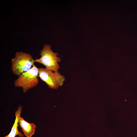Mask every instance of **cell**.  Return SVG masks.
Instances as JSON below:
<instances>
[{
    "label": "cell",
    "mask_w": 137,
    "mask_h": 137,
    "mask_svg": "<svg viewBox=\"0 0 137 137\" xmlns=\"http://www.w3.org/2000/svg\"><path fill=\"white\" fill-rule=\"evenodd\" d=\"M22 107L21 105H19L18 109L15 112V118L11 131L8 135L4 137H15L17 135H18L19 137L24 136V134L19 131L18 127V121L21 117Z\"/></svg>",
    "instance_id": "8992f818"
},
{
    "label": "cell",
    "mask_w": 137,
    "mask_h": 137,
    "mask_svg": "<svg viewBox=\"0 0 137 137\" xmlns=\"http://www.w3.org/2000/svg\"><path fill=\"white\" fill-rule=\"evenodd\" d=\"M34 62V60L30 54L22 51L17 52L11 60L12 73L19 76L30 69Z\"/></svg>",
    "instance_id": "7a4b0ae2"
},
{
    "label": "cell",
    "mask_w": 137,
    "mask_h": 137,
    "mask_svg": "<svg viewBox=\"0 0 137 137\" xmlns=\"http://www.w3.org/2000/svg\"><path fill=\"white\" fill-rule=\"evenodd\" d=\"M39 77L45 82L48 87L57 89L62 86L65 80L64 76L58 72H54L43 67L38 68Z\"/></svg>",
    "instance_id": "277c9868"
},
{
    "label": "cell",
    "mask_w": 137,
    "mask_h": 137,
    "mask_svg": "<svg viewBox=\"0 0 137 137\" xmlns=\"http://www.w3.org/2000/svg\"><path fill=\"white\" fill-rule=\"evenodd\" d=\"M39 59L34 60V62L41 64L45 66L46 68L54 72H58L60 66L58 63L61 61L57 52H54L51 49V45L45 44L41 50Z\"/></svg>",
    "instance_id": "6da1fadb"
},
{
    "label": "cell",
    "mask_w": 137,
    "mask_h": 137,
    "mask_svg": "<svg viewBox=\"0 0 137 137\" xmlns=\"http://www.w3.org/2000/svg\"><path fill=\"white\" fill-rule=\"evenodd\" d=\"M20 127L26 137H31L35 133L36 126L34 123H30L20 117L18 121Z\"/></svg>",
    "instance_id": "5b68a950"
},
{
    "label": "cell",
    "mask_w": 137,
    "mask_h": 137,
    "mask_svg": "<svg viewBox=\"0 0 137 137\" xmlns=\"http://www.w3.org/2000/svg\"><path fill=\"white\" fill-rule=\"evenodd\" d=\"M39 69L34 64L27 72L22 73L14 81L15 87H22L25 93L29 90L36 86L39 83Z\"/></svg>",
    "instance_id": "3957f363"
}]
</instances>
